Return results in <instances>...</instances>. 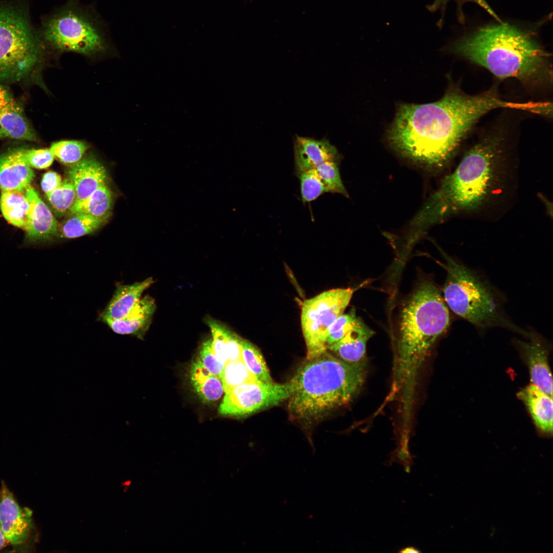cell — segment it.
<instances>
[{"instance_id":"1","label":"cell","mask_w":553,"mask_h":553,"mask_svg":"<svg viewBox=\"0 0 553 553\" xmlns=\"http://www.w3.org/2000/svg\"><path fill=\"white\" fill-rule=\"evenodd\" d=\"M495 88L477 95L452 87L440 100L403 104L388 133L390 143L413 160L435 168L451 160L475 123L488 112L508 109Z\"/></svg>"},{"instance_id":"2","label":"cell","mask_w":553,"mask_h":553,"mask_svg":"<svg viewBox=\"0 0 553 553\" xmlns=\"http://www.w3.org/2000/svg\"><path fill=\"white\" fill-rule=\"evenodd\" d=\"M504 143L501 134H491L472 146L412 221L413 229L421 231L452 216L477 211L492 201L505 173Z\"/></svg>"},{"instance_id":"3","label":"cell","mask_w":553,"mask_h":553,"mask_svg":"<svg viewBox=\"0 0 553 553\" xmlns=\"http://www.w3.org/2000/svg\"><path fill=\"white\" fill-rule=\"evenodd\" d=\"M450 324L449 309L438 288L430 280L422 281L400 315L392 390L401 398L403 413L411 412L420 368Z\"/></svg>"},{"instance_id":"4","label":"cell","mask_w":553,"mask_h":553,"mask_svg":"<svg viewBox=\"0 0 553 553\" xmlns=\"http://www.w3.org/2000/svg\"><path fill=\"white\" fill-rule=\"evenodd\" d=\"M452 49L499 78H515L535 87L551 83L549 53L530 33L510 24L482 27Z\"/></svg>"},{"instance_id":"5","label":"cell","mask_w":553,"mask_h":553,"mask_svg":"<svg viewBox=\"0 0 553 553\" xmlns=\"http://www.w3.org/2000/svg\"><path fill=\"white\" fill-rule=\"evenodd\" d=\"M367 375V362L345 361L328 352L306 359L289 380L290 418L309 426L347 405L359 393Z\"/></svg>"},{"instance_id":"6","label":"cell","mask_w":553,"mask_h":553,"mask_svg":"<svg viewBox=\"0 0 553 553\" xmlns=\"http://www.w3.org/2000/svg\"><path fill=\"white\" fill-rule=\"evenodd\" d=\"M440 263L447 273L443 297L457 315L477 328L501 327L527 336L529 332L515 325L504 314L495 291L474 271L441 251Z\"/></svg>"},{"instance_id":"7","label":"cell","mask_w":553,"mask_h":553,"mask_svg":"<svg viewBox=\"0 0 553 553\" xmlns=\"http://www.w3.org/2000/svg\"><path fill=\"white\" fill-rule=\"evenodd\" d=\"M107 33L94 8L78 0H68L45 18L40 34L46 45L59 53L93 57L109 50Z\"/></svg>"},{"instance_id":"8","label":"cell","mask_w":553,"mask_h":553,"mask_svg":"<svg viewBox=\"0 0 553 553\" xmlns=\"http://www.w3.org/2000/svg\"><path fill=\"white\" fill-rule=\"evenodd\" d=\"M45 51L24 5L0 0V80L15 82L28 77L42 62Z\"/></svg>"},{"instance_id":"9","label":"cell","mask_w":553,"mask_h":553,"mask_svg":"<svg viewBox=\"0 0 553 553\" xmlns=\"http://www.w3.org/2000/svg\"><path fill=\"white\" fill-rule=\"evenodd\" d=\"M363 286L331 289L303 302L301 323L306 346V359L316 357L328 350L330 327L344 313L354 292Z\"/></svg>"},{"instance_id":"10","label":"cell","mask_w":553,"mask_h":553,"mask_svg":"<svg viewBox=\"0 0 553 553\" xmlns=\"http://www.w3.org/2000/svg\"><path fill=\"white\" fill-rule=\"evenodd\" d=\"M291 392L290 381L283 383L259 380L244 383L225 393L218 413L241 417L277 406L287 400Z\"/></svg>"},{"instance_id":"11","label":"cell","mask_w":553,"mask_h":553,"mask_svg":"<svg viewBox=\"0 0 553 553\" xmlns=\"http://www.w3.org/2000/svg\"><path fill=\"white\" fill-rule=\"evenodd\" d=\"M32 512L21 507L5 483L0 487V525L12 545L19 546L29 539L33 527Z\"/></svg>"},{"instance_id":"12","label":"cell","mask_w":553,"mask_h":553,"mask_svg":"<svg viewBox=\"0 0 553 553\" xmlns=\"http://www.w3.org/2000/svg\"><path fill=\"white\" fill-rule=\"evenodd\" d=\"M529 342L518 341L517 346L527 361L531 384L552 397V378L547 351L540 337L529 332Z\"/></svg>"},{"instance_id":"13","label":"cell","mask_w":553,"mask_h":553,"mask_svg":"<svg viewBox=\"0 0 553 553\" xmlns=\"http://www.w3.org/2000/svg\"><path fill=\"white\" fill-rule=\"evenodd\" d=\"M295 174L315 168L324 162L340 160L336 148L327 139L295 135L294 139Z\"/></svg>"},{"instance_id":"14","label":"cell","mask_w":553,"mask_h":553,"mask_svg":"<svg viewBox=\"0 0 553 553\" xmlns=\"http://www.w3.org/2000/svg\"><path fill=\"white\" fill-rule=\"evenodd\" d=\"M35 177L32 167L23 158L22 148L15 149L0 155V189L1 192H24Z\"/></svg>"},{"instance_id":"15","label":"cell","mask_w":553,"mask_h":553,"mask_svg":"<svg viewBox=\"0 0 553 553\" xmlns=\"http://www.w3.org/2000/svg\"><path fill=\"white\" fill-rule=\"evenodd\" d=\"M156 308L154 299L146 295L141 299L124 317L103 321L115 333L131 335L143 340Z\"/></svg>"},{"instance_id":"16","label":"cell","mask_w":553,"mask_h":553,"mask_svg":"<svg viewBox=\"0 0 553 553\" xmlns=\"http://www.w3.org/2000/svg\"><path fill=\"white\" fill-rule=\"evenodd\" d=\"M68 174L76 191L75 202L85 199L98 187L107 184L104 167L93 158L86 157L72 165Z\"/></svg>"},{"instance_id":"17","label":"cell","mask_w":553,"mask_h":553,"mask_svg":"<svg viewBox=\"0 0 553 553\" xmlns=\"http://www.w3.org/2000/svg\"><path fill=\"white\" fill-rule=\"evenodd\" d=\"M374 334V331L358 317L354 327L341 339L329 346L327 350L348 362L363 361L366 359L367 342Z\"/></svg>"},{"instance_id":"18","label":"cell","mask_w":553,"mask_h":553,"mask_svg":"<svg viewBox=\"0 0 553 553\" xmlns=\"http://www.w3.org/2000/svg\"><path fill=\"white\" fill-rule=\"evenodd\" d=\"M25 192L32 204L29 227L26 232L29 239L33 241L49 239L58 232L57 221L36 190L31 185Z\"/></svg>"},{"instance_id":"19","label":"cell","mask_w":553,"mask_h":553,"mask_svg":"<svg viewBox=\"0 0 553 553\" xmlns=\"http://www.w3.org/2000/svg\"><path fill=\"white\" fill-rule=\"evenodd\" d=\"M518 396L527 408L537 428L545 436L552 434V397L531 384Z\"/></svg>"},{"instance_id":"20","label":"cell","mask_w":553,"mask_h":553,"mask_svg":"<svg viewBox=\"0 0 553 553\" xmlns=\"http://www.w3.org/2000/svg\"><path fill=\"white\" fill-rule=\"evenodd\" d=\"M154 281L152 278L130 285H120L101 315L102 321L119 320L124 317L141 299L143 292Z\"/></svg>"},{"instance_id":"21","label":"cell","mask_w":553,"mask_h":553,"mask_svg":"<svg viewBox=\"0 0 553 553\" xmlns=\"http://www.w3.org/2000/svg\"><path fill=\"white\" fill-rule=\"evenodd\" d=\"M0 138L36 142L35 131L15 100L0 110Z\"/></svg>"},{"instance_id":"22","label":"cell","mask_w":553,"mask_h":553,"mask_svg":"<svg viewBox=\"0 0 553 553\" xmlns=\"http://www.w3.org/2000/svg\"><path fill=\"white\" fill-rule=\"evenodd\" d=\"M0 207L4 218L9 223L28 231L32 204L25 191L1 192Z\"/></svg>"},{"instance_id":"23","label":"cell","mask_w":553,"mask_h":553,"mask_svg":"<svg viewBox=\"0 0 553 553\" xmlns=\"http://www.w3.org/2000/svg\"><path fill=\"white\" fill-rule=\"evenodd\" d=\"M189 376L194 390L204 402L218 400L224 393L220 377L208 372L198 358L191 365Z\"/></svg>"},{"instance_id":"24","label":"cell","mask_w":553,"mask_h":553,"mask_svg":"<svg viewBox=\"0 0 553 553\" xmlns=\"http://www.w3.org/2000/svg\"><path fill=\"white\" fill-rule=\"evenodd\" d=\"M112 194L107 184L96 189L85 199L74 203L69 213H82L106 221L112 206Z\"/></svg>"},{"instance_id":"25","label":"cell","mask_w":553,"mask_h":553,"mask_svg":"<svg viewBox=\"0 0 553 553\" xmlns=\"http://www.w3.org/2000/svg\"><path fill=\"white\" fill-rule=\"evenodd\" d=\"M240 344L242 359L255 378L264 382L273 381L259 349L247 339L241 337Z\"/></svg>"},{"instance_id":"26","label":"cell","mask_w":553,"mask_h":553,"mask_svg":"<svg viewBox=\"0 0 553 553\" xmlns=\"http://www.w3.org/2000/svg\"><path fill=\"white\" fill-rule=\"evenodd\" d=\"M104 221L85 214H73L62 224L60 233L65 238H78L96 230Z\"/></svg>"},{"instance_id":"27","label":"cell","mask_w":553,"mask_h":553,"mask_svg":"<svg viewBox=\"0 0 553 553\" xmlns=\"http://www.w3.org/2000/svg\"><path fill=\"white\" fill-rule=\"evenodd\" d=\"M224 393L241 384L258 380L242 359L227 361L220 375Z\"/></svg>"},{"instance_id":"28","label":"cell","mask_w":553,"mask_h":553,"mask_svg":"<svg viewBox=\"0 0 553 553\" xmlns=\"http://www.w3.org/2000/svg\"><path fill=\"white\" fill-rule=\"evenodd\" d=\"M56 216L62 217L69 213L76 200L74 186L69 179L47 196Z\"/></svg>"},{"instance_id":"29","label":"cell","mask_w":553,"mask_h":553,"mask_svg":"<svg viewBox=\"0 0 553 553\" xmlns=\"http://www.w3.org/2000/svg\"><path fill=\"white\" fill-rule=\"evenodd\" d=\"M339 161L340 160L327 161L315 168L326 188L327 193L339 194L347 197L348 194L340 175Z\"/></svg>"},{"instance_id":"30","label":"cell","mask_w":553,"mask_h":553,"mask_svg":"<svg viewBox=\"0 0 553 553\" xmlns=\"http://www.w3.org/2000/svg\"><path fill=\"white\" fill-rule=\"evenodd\" d=\"M295 174L300 181L301 199L304 204L312 202L327 193L326 188L315 168Z\"/></svg>"},{"instance_id":"31","label":"cell","mask_w":553,"mask_h":553,"mask_svg":"<svg viewBox=\"0 0 553 553\" xmlns=\"http://www.w3.org/2000/svg\"><path fill=\"white\" fill-rule=\"evenodd\" d=\"M88 145L78 140H61L53 143L49 148L54 158L64 164H74L83 157Z\"/></svg>"},{"instance_id":"32","label":"cell","mask_w":553,"mask_h":553,"mask_svg":"<svg viewBox=\"0 0 553 553\" xmlns=\"http://www.w3.org/2000/svg\"><path fill=\"white\" fill-rule=\"evenodd\" d=\"M358 317L354 308L339 316L330 327L327 339V347L345 336L355 326Z\"/></svg>"},{"instance_id":"33","label":"cell","mask_w":553,"mask_h":553,"mask_svg":"<svg viewBox=\"0 0 553 553\" xmlns=\"http://www.w3.org/2000/svg\"><path fill=\"white\" fill-rule=\"evenodd\" d=\"M198 358L208 372L220 377L224 364L215 353L211 339L209 338L202 344Z\"/></svg>"},{"instance_id":"34","label":"cell","mask_w":553,"mask_h":553,"mask_svg":"<svg viewBox=\"0 0 553 553\" xmlns=\"http://www.w3.org/2000/svg\"><path fill=\"white\" fill-rule=\"evenodd\" d=\"M22 155L27 163L37 169H45L53 163L54 156L50 149L22 148Z\"/></svg>"},{"instance_id":"35","label":"cell","mask_w":553,"mask_h":553,"mask_svg":"<svg viewBox=\"0 0 553 553\" xmlns=\"http://www.w3.org/2000/svg\"><path fill=\"white\" fill-rule=\"evenodd\" d=\"M414 456L410 453V451L397 448L396 450L390 455V458L387 462L388 465H391L393 463H397L402 464L406 473H410L411 466L414 464Z\"/></svg>"},{"instance_id":"36","label":"cell","mask_w":553,"mask_h":553,"mask_svg":"<svg viewBox=\"0 0 553 553\" xmlns=\"http://www.w3.org/2000/svg\"><path fill=\"white\" fill-rule=\"evenodd\" d=\"M62 182L60 176L56 172L49 171L44 174L41 186L46 196L59 187Z\"/></svg>"},{"instance_id":"37","label":"cell","mask_w":553,"mask_h":553,"mask_svg":"<svg viewBox=\"0 0 553 553\" xmlns=\"http://www.w3.org/2000/svg\"><path fill=\"white\" fill-rule=\"evenodd\" d=\"M456 1L458 4L459 17L460 20L463 21V17L462 16L463 12H462V6L466 2H473L483 8L489 14L496 19L499 23L502 22L500 18L496 14L492 8L489 6L488 3L485 0H454Z\"/></svg>"},{"instance_id":"38","label":"cell","mask_w":553,"mask_h":553,"mask_svg":"<svg viewBox=\"0 0 553 553\" xmlns=\"http://www.w3.org/2000/svg\"><path fill=\"white\" fill-rule=\"evenodd\" d=\"M14 100L10 92L0 84V110Z\"/></svg>"},{"instance_id":"39","label":"cell","mask_w":553,"mask_h":553,"mask_svg":"<svg viewBox=\"0 0 553 553\" xmlns=\"http://www.w3.org/2000/svg\"><path fill=\"white\" fill-rule=\"evenodd\" d=\"M399 552L402 553H411V552H420L421 551L418 548L414 546H408L402 548H401L399 551Z\"/></svg>"},{"instance_id":"40","label":"cell","mask_w":553,"mask_h":553,"mask_svg":"<svg viewBox=\"0 0 553 553\" xmlns=\"http://www.w3.org/2000/svg\"><path fill=\"white\" fill-rule=\"evenodd\" d=\"M7 541L0 525V549L4 547Z\"/></svg>"}]
</instances>
